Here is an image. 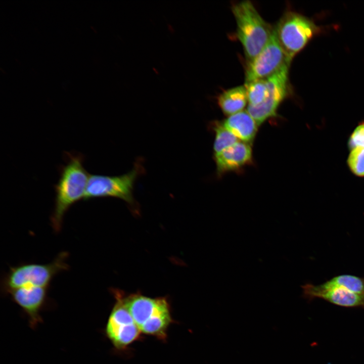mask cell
Instances as JSON below:
<instances>
[{
    "label": "cell",
    "instance_id": "obj_12",
    "mask_svg": "<svg viewBox=\"0 0 364 364\" xmlns=\"http://www.w3.org/2000/svg\"><path fill=\"white\" fill-rule=\"evenodd\" d=\"M48 287L25 286L10 291L13 300L33 320L38 313L47 297Z\"/></svg>",
    "mask_w": 364,
    "mask_h": 364
},
{
    "label": "cell",
    "instance_id": "obj_6",
    "mask_svg": "<svg viewBox=\"0 0 364 364\" xmlns=\"http://www.w3.org/2000/svg\"><path fill=\"white\" fill-rule=\"evenodd\" d=\"M301 288L303 297L308 300L321 298L342 307L364 308V296L358 293L356 281L350 275H339L317 285L307 283Z\"/></svg>",
    "mask_w": 364,
    "mask_h": 364
},
{
    "label": "cell",
    "instance_id": "obj_5",
    "mask_svg": "<svg viewBox=\"0 0 364 364\" xmlns=\"http://www.w3.org/2000/svg\"><path fill=\"white\" fill-rule=\"evenodd\" d=\"M67 257L63 252L49 263H25L11 267L3 280L2 287L9 293L25 286L49 287L58 274L68 269Z\"/></svg>",
    "mask_w": 364,
    "mask_h": 364
},
{
    "label": "cell",
    "instance_id": "obj_9",
    "mask_svg": "<svg viewBox=\"0 0 364 364\" xmlns=\"http://www.w3.org/2000/svg\"><path fill=\"white\" fill-rule=\"evenodd\" d=\"M289 69L286 68L266 78L269 89L267 97L257 106H248L247 111L258 126L267 119L276 116L279 106L289 95L290 89L288 80Z\"/></svg>",
    "mask_w": 364,
    "mask_h": 364
},
{
    "label": "cell",
    "instance_id": "obj_13",
    "mask_svg": "<svg viewBox=\"0 0 364 364\" xmlns=\"http://www.w3.org/2000/svg\"><path fill=\"white\" fill-rule=\"evenodd\" d=\"M221 122L239 140L250 145L253 142L258 125L247 111L231 115Z\"/></svg>",
    "mask_w": 364,
    "mask_h": 364
},
{
    "label": "cell",
    "instance_id": "obj_11",
    "mask_svg": "<svg viewBox=\"0 0 364 364\" xmlns=\"http://www.w3.org/2000/svg\"><path fill=\"white\" fill-rule=\"evenodd\" d=\"M252 158L250 144L238 141L214 156L217 174L238 170L251 162Z\"/></svg>",
    "mask_w": 364,
    "mask_h": 364
},
{
    "label": "cell",
    "instance_id": "obj_2",
    "mask_svg": "<svg viewBox=\"0 0 364 364\" xmlns=\"http://www.w3.org/2000/svg\"><path fill=\"white\" fill-rule=\"evenodd\" d=\"M232 11L237 23V34L247 62L252 60L268 41L274 28L260 16L251 2L234 4Z\"/></svg>",
    "mask_w": 364,
    "mask_h": 364
},
{
    "label": "cell",
    "instance_id": "obj_15",
    "mask_svg": "<svg viewBox=\"0 0 364 364\" xmlns=\"http://www.w3.org/2000/svg\"><path fill=\"white\" fill-rule=\"evenodd\" d=\"M211 126L215 132L214 156L238 142V139L226 129L221 122L214 121L211 124Z\"/></svg>",
    "mask_w": 364,
    "mask_h": 364
},
{
    "label": "cell",
    "instance_id": "obj_7",
    "mask_svg": "<svg viewBox=\"0 0 364 364\" xmlns=\"http://www.w3.org/2000/svg\"><path fill=\"white\" fill-rule=\"evenodd\" d=\"M143 171L142 162L138 160L132 169L123 175L107 176L89 174L83 200L110 197L119 198L129 204L134 205V185L136 179Z\"/></svg>",
    "mask_w": 364,
    "mask_h": 364
},
{
    "label": "cell",
    "instance_id": "obj_17",
    "mask_svg": "<svg viewBox=\"0 0 364 364\" xmlns=\"http://www.w3.org/2000/svg\"><path fill=\"white\" fill-rule=\"evenodd\" d=\"M347 167L354 176L364 178V148H355L349 150L346 159Z\"/></svg>",
    "mask_w": 364,
    "mask_h": 364
},
{
    "label": "cell",
    "instance_id": "obj_10",
    "mask_svg": "<svg viewBox=\"0 0 364 364\" xmlns=\"http://www.w3.org/2000/svg\"><path fill=\"white\" fill-rule=\"evenodd\" d=\"M116 302L110 315L106 331L109 339L118 348H122L137 339L141 332L126 308L124 298L118 292Z\"/></svg>",
    "mask_w": 364,
    "mask_h": 364
},
{
    "label": "cell",
    "instance_id": "obj_16",
    "mask_svg": "<svg viewBox=\"0 0 364 364\" xmlns=\"http://www.w3.org/2000/svg\"><path fill=\"white\" fill-rule=\"evenodd\" d=\"M247 94L248 105L256 106L263 102L268 95V85L266 79L246 82L244 84Z\"/></svg>",
    "mask_w": 364,
    "mask_h": 364
},
{
    "label": "cell",
    "instance_id": "obj_3",
    "mask_svg": "<svg viewBox=\"0 0 364 364\" xmlns=\"http://www.w3.org/2000/svg\"><path fill=\"white\" fill-rule=\"evenodd\" d=\"M124 301L141 332L165 336L171 321L169 306L165 299L151 298L136 294L124 298Z\"/></svg>",
    "mask_w": 364,
    "mask_h": 364
},
{
    "label": "cell",
    "instance_id": "obj_1",
    "mask_svg": "<svg viewBox=\"0 0 364 364\" xmlns=\"http://www.w3.org/2000/svg\"><path fill=\"white\" fill-rule=\"evenodd\" d=\"M66 164L60 167V177L55 185V199L51 218L54 230H61L64 216L75 203L84 199L89 174L83 166L84 156L66 152Z\"/></svg>",
    "mask_w": 364,
    "mask_h": 364
},
{
    "label": "cell",
    "instance_id": "obj_18",
    "mask_svg": "<svg viewBox=\"0 0 364 364\" xmlns=\"http://www.w3.org/2000/svg\"><path fill=\"white\" fill-rule=\"evenodd\" d=\"M349 150L355 148H364V120L356 125L347 140Z\"/></svg>",
    "mask_w": 364,
    "mask_h": 364
},
{
    "label": "cell",
    "instance_id": "obj_14",
    "mask_svg": "<svg viewBox=\"0 0 364 364\" xmlns=\"http://www.w3.org/2000/svg\"><path fill=\"white\" fill-rule=\"evenodd\" d=\"M247 102L245 85L237 86L225 90L217 98L218 104L222 111L229 116L242 111Z\"/></svg>",
    "mask_w": 364,
    "mask_h": 364
},
{
    "label": "cell",
    "instance_id": "obj_8",
    "mask_svg": "<svg viewBox=\"0 0 364 364\" xmlns=\"http://www.w3.org/2000/svg\"><path fill=\"white\" fill-rule=\"evenodd\" d=\"M291 63L279 43L274 28L265 47L255 58L248 62L245 83L267 78L286 68H289Z\"/></svg>",
    "mask_w": 364,
    "mask_h": 364
},
{
    "label": "cell",
    "instance_id": "obj_4",
    "mask_svg": "<svg viewBox=\"0 0 364 364\" xmlns=\"http://www.w3.org/2000/svg\"><path fill=\"white\" fill-rule=\"evenodd\" d=\"M277 38L288 58H293L321 32L313 20L299 13L285 12L274 28Z\"/></svg>",
    "mask_w": 364,
    "mask_h": 364
}]
</instances>
